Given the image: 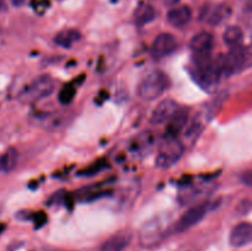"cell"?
<instances>
[{
  "label": "cell",
  "mask_w": 252,
  "mask_h": 251,
  "mask_svg": "<svg viewBox=\"0 0 252 251\" xmlns=\"http://www.w3.org/2000/svg\"><path fill=\"white\" fill-rule=\"evenodd\" d=\"M189 122V108L180 107L179 110H177V112L172 116L171 120L167 122L165 135H167V137L179 138V135L181 134V133L185 130V128L187 127Z\"/></svg>",
  "instance_id": "obj_11"
},
{
  "label": "cell",
  "mask_w": 252,
  "mask_h": 251,
  "mask_svg": "<svg viewBox=\"0 0 252 251\" xmlns=\"http://www.w3.org/2000/svg\"><path fill=\"white\" fill-rule=\"evenodd\" d=\"M157 15L158 12L154 6H152L150 4H140L135 9L134 14H133V19H134V24L137 26L142 27L154 21L157 19Z\"/></svg>",
  "instance_id": "obj_15"
},
{
  "label": "cell",
  "mask_w": 252,
  "mask_h": 251,
  "mask_svg": "<svg viewBox=\"0 0 252 251\" xmlns=\"http://www.w3.org/2000/svg\"><path fill=\"white\" fill-rule=\"evenodd\" d=\"M1 43H2V31L1 29H0V46H1Z\"/></svg>",
  "instance_id": "obj_29"
},
{
  "label": "cell",
  "mask_w": 252,
  "mask_h": 251,
  "mask_svg": "<svg viewBox=\"0 0 252 251\" xmlns=\"http://www.w3.org/2000/svg\"><path fill=\"white\" fill-rule=\"evenodd\" d=\"M133 240V233L130 230H121L103 241L100 251H126Z\"/></svg>",
  "instance_id": "obj_10"
},
{
  "label": "cell",
  "mask_w": 252,
  "mask_h": 251,
  "mask_svg": "<svg viewBox=\"0 0 252 251\" xmlns=\"http://www.w3.org/2000/svg\"><path fill=\"white\" fill-rule=\"evenodd\" d=\"M19 154L14 148H10L0 155V174H7L12 171L17 165Z\"/></svg>",
  "instance_id": "obj_20"
},
{
  "label": "cell",
  "mask_w": 252,
  "mask_h": 251,
  "mask_svg": "<svg viewBox=\"0 0 252 251\" xmlns=\"http://www.w3.org/2000/svg\"><path fill=\"white\" fill-rule=\"evenodd\" d=\"M165 235L164 223L160 218H153L142 225L138 231V243L143 249H153L159 245Z\"/></svg>",
  "instance_id": "obj_4"
},
{
  "label": "cell",
  "mask_w": 252,
  "mask_h": 251,
  "mask_svg": "<svg viewBox=\"0 0 252 251\" xmlns=\"http://www.w3.org/2000/svg\"><path fill=\"white\" fill-rule=\"evenodd\" d=\"M179 108L180 106L176 101L172 100V98H165L154 108L152 117H150V123L154 126L167 123Z\"/></svg>",
  "instance_id": "obj_8"
},
{
  "label": "cell",
  "mask_w": 252,
  "mask_h": 251,
  "mask_svg": "<svg viewBox=\"0 0 252 251\" xmlns=\"http://www.w3.org/2000/svg\"><path fill=\"white\" fill-rule=\"evenodd\" d=\"M162 2H164V5H166V6L172 7V6H176V5L180 2V0H162Z\"/></svg>",
  "instance_id": "obj_26"
},
{
  "label": "cell",
  "mask_w": 252,
  "mask_h": 251,
  "mask_svg": "<svg viewBox=\"0 0 252 251\" xmlns=\"http://www.w3.org/2000/svg\"><path fill=\"white\" fill-rule=\"evenodd\" d=\"M184 153L185 145L180 138L164 135L158 147L155 165L159 169H170L180 161Z\"/></svg>",
  "instance_id": "obj_2"
},
{
  "label": "cell",
  "mask_w": 252,
  "mask_h": 251,
  "mask_svg": "<svg viewBox=\"0 0 252 251\" xmlns=\"http://www.w3.org/2000/svg\"><path fill=\"white\" fill-rule=\"evenodd\" d=\"M170 79L164 71L150 70L143 76L138 86V95L144 101H154L169 89Z\"/></svg>",
  "instance_id": "obj_1"
},
{
  "label": "cell",
  "mask_w": 252,
  "mask_h": 251,
  "mask_svg": "<svg viewBox=\"0 0 252 251\" xmlns=\"http://www.w3.org/2000/svg\"><path fill=\"white\" fill-rule=\"evenodd\" d=\"M214 46V37L211 32L202 31L194 34L189 42V48L193 51L194 56H207L212 54Z\"/></svg>",
  "instance_id": "obj_12"
},
{
  "label": "cell",
  "mask_w": 252,
  "mask_h": 251,
  "mask_svg": "<svg viewBox=\"0 0 252 251\" xmlns=\"http://www.w3.org/2000/svg\"><path fill=\"white\" fill-rule=\"evenodd\" d=\"M226 98H228V93H226V91H221V93H219L218 95L214 96L209 102L206 103V106H204L203 108V115L202 116H203L206 120L208 121L211 120V118L214 117V115L218 112L219 108L221 107V105L225 102Z\"/></svg>",
  "instance_id": "obj_18"
},
{
  "label": "cell",
  "mask_w": 252,
  "mask_h": 251,
  "mask_svg": "<svg viewBox=\"0 0 252 251\" xmlns=\"http://www.w3.org/2000/svg\"><path fill=\"white\" fill-rule=\"evenodd\" d=\"M56 89V83L49 75H41L32 80L20 94V101L24 103H34L48 97Z\"/></svg>",
  "instance_id": "obj_3"
},
{
  "label": "cell",
  "mask_w": 252,
  "mask_h": 251,
  "mask_svg": "<svg viewBox=\"0 0 252 251\" xmlns=\"http://www.w3.org/2000/svg\"><path fill=\"white\" fill-rule=\"evenodd\" d=\"M6 9V4H5V0H0V10Z\"/></svg>",
  "instance_id": "obj_27"
},
{
  "label": "cell",
  "mask_w": 252,
  "mask_h": 251,
  "mask_svg": "<svg viewBox=\"0 0 252 251\" xmlns=\"http://www.w3.org/2000/svg\"><path fill=\"white\" fill-rule=\"evenodd\" d=\"M213 208L212 203L209 202H204V203H199L197 206H192L191 208L187 209L181 217H180L179 220L175 224V233L180 234L184 233V231L189 230L191 228H193L194 225L202 221L204 219V217L208 214V212Z\"/></svg>",
  "instance_id": "obj_5"
},
{
  "label": "cell",
  "mask_w": 252,
  "mask_h": 251,
  "mask_svg": "<svg viewBox=\"0 0 252 251\" xmlns=\"http://www.w3.org/2000/svg\"><path fill=\"white\" fill-rule=\"evenodd\" d=\"M103 167H105V164H103V162H102V164H101V162H100V164H95V166H93V167H91V169L85 170V171L83 172V175H84V176H85L86 174H89L88 176H93V175H95V172H96V174H97V172L102 171Z\"/></svg>",
  "instance_id": "obj_24"
},
{
  "label": "cell",
  "mask_w": 252,
  "mask_h": 251,
  "mask_svg": "<svg viewBox=\"0 0 252 251\" xmlns=\"http://www.w3.org/2000/svg\"><path fill=\"white\" fill-rule=\"evenodd\" d=\"M246 7H248L249 11L252 12V0H248V5H246Z\"/></svg>",
  "instance_id": "obj_28"
},
{
  "label": "cell",
  "mask_w": 252,
  "mask_h": 251,
  "mask_svg": "<svg viewBox=\"0 0 252 251\" xmlns=\"http://www.w3.org/2000/svg\"><path fill=\"white\" fill-rule=\"evenodd\" d=\"M229 243L233 248H244L252 244V223L243 221L234 226L229 235Z\"/></svg>",
  "instance_id": "obj_9"
},
{
  "label": "cell",
  "mask_w": 252,
  "mask_h": 251,
  "mask_svg": "<svg viewBox=\"0 0 252 251\" xmlns=\"http://www.w3.org/2000/svg\"><path fill=\"white\" fill-rule=\"evenodd\" d=\"M75 94H76V88L74 84H68V85H64L63 88L61 89L59 91V96H58V100L62 105L66 106L74 100L75 97Z\"/></svg>",
  "instance_id": "obj_22"
},
{
  "label": "cell",
  "mask_w": 252,
  "mask_h": 251,
  "mask_svg": "<svg viewBox=\"0 0 252 251\" xmlns=\"http://www.w3.org/2000/svg\"><path fill=\"white\" fill-rule=\"evenodd\" d=\"M81 39V33L75 29H66L58 32L54 37V42L57 46L62 48H71L75 43H78Z\"/></svg>",
  "instance_id": "obj_16"
},
{
  "label": "cell",
  "mask_w": 252,
  "mask_h": 251,
  "mask_svg": "<svg viewBox=\"0 0 252 251\" xmlns=\"http://www.w3.org/2000/svg\"><path fill=\"white\" fill-rule=\"evenodd\" d=\"M230 7H229L228 5L221 4L214 6L211 11H207L206 17L209 25H212V26H218V25H221L224 21H226V20L230 17Z\"/></svg>",
  "instance_id": "obj_17"
},
{
  "label": "cell",
  "mask_w": 252,
  "mask_h": 251,
  "mask_svg": "<svg viewBox=\"0 0 252 251\" xmlns=\"http://www.w3.org/2000/svg\"><path fill=\"white\" fill-rule=\"evenodd\" d=\"M203 128L204 122L201 120V116H198V117L194 118L193 121L189 122L187 127L185 128V130L182 132L185 135V140H186L187 143H189V144H193L197 140V138L201 135Z\"/></svg>",
  "instance_id": "obj_19"
},
{
  "label": "cell",
  "mask_w": 252,
  "mask_h": 251,
  "mask_svg": "<svg viewBox=\"0 0 252 251\" xmlns=\"http://www.w3.org/2000/svg\"><path fill=\"white\" fill-rule=\"evenodd\" d=\"M66 118H68L66 113H47V115L36 116V123L48 129H58L66 126Z\"/></svg>",
  "instance_id": "obj_14"
},
{
  "label": "cell",
  "mask_w": 252,
  "mask_h": 251,
  "mask_svg": "<svg viewBox=\"0 0 252 251\" xmlns=\"http://www.w3.org/2000/svg\"><path fill=\"white\" fill-rule=\"evenodd\" d=\"M177 48V41L171 33H160L155 37L150 47V54L154 59H162L174 53Z\"/></svg>",
  "instance_id": "obj_6"
},
{
  "label": "cell",
  "mask_w": 252,
  "mask_h": 251,
  "mask_svg": "<svg viewBox=\"0 0 252 251\" xmlns=\"http://www.w3.org/2000/svg\"><path fill=\"white\" fill-rule=\"evenodd\" d=\"M223 39L225 44H228L230 48L236 46H241V42L244 39V32L239 26H229L224 31Z\"/></svg>",
  "instance_id": "obj_21"
},
{
  "label": "cell",
  "mask_w": 252,
  "mask_h": 251,
  "mask_svg": "<svg viewBox=\"0 0 252 251\" xmlns=\"http://www.w3.org/2000/svg\"><path fill=\"white\" fill-rule=\"evenodd\" d=\"M192 20V10L187 5L175 6L167 12V22L176 29H182Z\"/></svg>",
  "instance_id": "obj_13"
},
{
  "label": "cell",
  "mask_w": 252,
  "mask_h": 251,
  "mask_svg": "<svg viewBox=\"0 0 252 251\" xmlns=\"http://www.w3.org/2000/svg\"><path fill=\"white\" fill-rule=\"evenodd\" d=\"M157 144V134L152 130H144L129 142V150L135 155L144 157L153 152Z\"/></svg>",
  "instance_id": "obj_7"
},
{
  "label": "cell",
  "mask_w": 252,
  "mask_h": 251,
  "mask_svg": "<svg viewBox=\"0 0 252 251\" xmlns=\"http://www.w3.org/2000/svg\"><path fill=\"white\" fill-rule=\"evenodd\" d=\"M244 54H245V70L252 66V44L249 47H244Z\"/></svg>",
  "instance_id": "obj_23"
},
{
  "label": "cell",
  "mask_w": 252,
  "mask_h": 251,
  "mask_svg": "<svg viewBox=\"0 0 252 251\" xmlns=\"http://www.w3.org/2000/svg\"><path fill=\"white\" fill-rule=\"evenodd\" d=\"M241 182L246 186L252 187V170H248L241 174Z\"/></svg>",
  "instance_id": "obj_25"
}]
</instances>
